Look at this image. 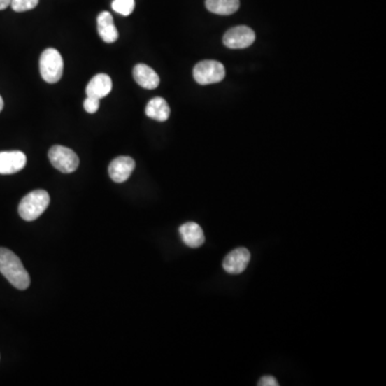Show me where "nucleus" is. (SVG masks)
Masks as SVG:
<instances>
[{"mask_svg": "<svg viewBox=\"0 0 386 386\" xmlns=\"http://www.w3.org/2000/svg\"><path fill=\"white\" fill-rule=\"evenodd\" d=\"M0 273L19 290H26L30 285V276L20 257L7 248H0Z\"/></svg>", "mask_w": 386, "mask_h": 386, "instance_id": "obj_1", "label": "nucleus"}, {"mask_svg": "<svg viewBox=\"0 0 386 386\" xmlns=\"http://www.w3.org/2000/svg\"><path fill=\"white\" fill-rule=\"evenodd\" d=\"M50 201L51 199L45 190L31 191L20 202V216L25 221L36 220L45 212Z\"/></svg>", "mask_w": 386, "mask_h": 386, "instance_id": "obj_2", "label": "nucleus"}, {"mask_svg": "<svg viewBox=\"0 0 386 386\" xmlns=\"http://www.w3.org/2000/svg\"><path fill=\"white\" fill-rule=\"evenodd\" d=\"M40 73L46 83H57L64 73V60L55 48H48L40 57Z\"/></svg>", "mask_w": 386, "mask_h": 386, "instance_id": "obj_3", "label": "nucleus"}, {"mask_svg": "<svg viewBox=\"0 0 386 386\" xmlns=\"http://www.w3.org/2000/svg\"><path fill=\"white\" fill-rule=\"evenodd\" d=\"M224 76V66L216 60H203L193 69V78L200 85L219 83Z\"/></svg>", "mask_w": 386, "mask_h": 386, "instance_id": "obj_4", "label": "nucleus"}, {"mask_svg": "<svg viewBox=\"0 0 386 386\" xmlns=\"http://www.w3.org/2000/svg\"><path fill=\"white\" fill-rule=\"evenodd\" d=\"M48 159L52 166L64 174L74 172L80 166V159L78 155L70 148L55 145L48 152Z\"/></svg>", "mask_w": 386, "mask_h": 386, "instance_id": "obj_5", "label": "nucleus"}, {"mask_svg": "<svg viewBox=\"0 0 386 386\" xmlns=\"http://www.w3.org/2000/svg\"><path fill=\"white\" fill-rule=\"evenodd\" d=\"M255 34L250 27L247 26H237L231 28L223 36V43L227 48H246L255 42Z\"/></svg>", "mask_w": 386, "mask_h": 386, "instance_id": "obj_6", "label": "nucleus"}, {"mask_svg": "<svg viewBox=\"0 0 386 386\" xmlns=\"http://www.w3.org/2000/svg\"><path fill=\"white\" fill-rule=\"evenodd\" d=\"M251 255L248 249L241 247L234 249L227 255L223 260L222 266L227 273L237 275L243 273L250 262Z\"/></svg>", "mask_w": 386, "mask_h": 386, "instance_id": "obj_7", "label": "nucleus"}, {"mask_svg": "<svg viewBox=\"0 0 386 386\" xmlns=\"http://www.w3.org/2000/svg\"><path fill=\"white\" fill-rule=\"evenodd\" d=\"M134 168H136V161L131 157H117L108 166V174L113 182L122 184L128 180L134 172Z\"/></svg>", "mask_w": 386, "mask_h": 386, "instance_id": "obj_8", "label": "nucleus"}, {"mask_svg": "<svg viewBox=\"0 0 386 386\" xmlns=\"http://www.w3.org/2000/svg\"><path fill=\"white\" fill-rule=\"evenodd\" d=\"M27 158L22 152H0V174H15L25 168Z\"/></svg>", "mask_w": 386, "mask_h": 386, "instance_id": "obj_9", "label": "nucleus"}, {"mask_svg": "<svg viewBox=\"0 0 386 386\" xmlns=\"http://www.w3.org/2000/svg\"><path fill=\"white\" fill-rule=\"evenodd\" d=\"M134 78L136 83L145 90H155L160 84L158 74L148 64H136L134 68Z\"/></svg>", "mask_w": 386, "mask_h": 386, "instance_id": "obj_10", "label": "nucleus"}, {"mask_svg": "<svg viewBox=\"0 0 386 386\" xmlns=\"http://www.w3.org/2000/svg\"><path fill=\"white\" fill-rule=\"evenodd\" d=\"M180 233L185 245L190 248H199L205 243L204 232L198 223H185L180 227Z\"/></svg>", "mask_w": 386, "mask_h": 386, "instance_id": "obj_11", "label": "nucleus"}, {"mask_svg": "<svg viewBox=\"0 0 386 386\" xmlns=\"http://www.w3.org/2000/svg\"><path fill=\"white\" fill-rule=\"evenodd\" d=\"M112 80L108 74L100 73L94 76L86 87V94L102 99L112 92Z\"/></svg>", "mask_w": 386, "mask_h": 386, "instance_id": "obj_12", "label": "nucleus"}, {"mask_svg": "<svg viewBox=\"0 0 386 386\" xmlns=\"http://www.w3.org/2000/svg\"><path fill=\"white\" fill-rule=\"evenodd\" d=\"M96 23H98L99 36L106 43H114L117 41L120 35H118L117 28L114 25L113 16L110 12H101L96 19Z\"/></svg>", "mask_w": 386, "mask_h": 386, "instance_id": "obj_13", "label": "nucleus"}, {"mask_svg": "<svg viewBox=\"0 0 386 386\" xmlns=\"http://www.w3.org/2000/svg\"><path fill=\"white\" fill-rule=\"evenodd\" d=\"M145 113L148 117L157 120V122H164L170 117L171 110L168 102L164 98L156 96L148 102L145 108Z\"/></svg>", "mask_w": 386, "mask_h": 386, "instance_id": "obj_14", "label": "nucleus"}, {"mask_svg": "<svg viewBox=\"0 0 386 386\" xmlns=\"http://www.w3.org/2000/svg\"><path fill=\"white\" fill-rule=\"evenodd\" d=\"M207 10L218 15H231L239 9V0H206Z\"/></svg>", "mask_w": 386, "mask_h": 386, "instance_id": "obj_15", "label": "nucleus"}, {"mask_svg": "<svg viewBox=\"0 0 386 386\" xmlns=\"http://www.w3.org/2000/svg\"><path fill=\"white\" fill-rule=\"evenodd\" d=\"M134 0H114L112 3L113 10L124 16L130 15L134 12Z\"/></svg>", "mask_w": 386, "mask_h": 386, "instance_id": "obj_16", "label": "nucleus"}, {"mask_svg": "<svg viewBox=\"0 0 386 386\" xmlns=\"http://www.w3.org/2000/svg\"><path fill=\"white\" fill-rule=\"evenodd\" d=\"M39 0H12L11 8L15 12H26L35 9Z\"/></svg>", "mask_w": 386, "mask_h": 386, "instance_id": "obj_17", "label": "nucleus"}, {"mask_svg": "<svg viewBox=\"0 0 386 386\" xmlns=\"http://www.w3.org/2000/svg\"><path fill=\"white\" fill-rule=\"evenodd\" d=\"M100 106V99L98 98H94V96H88L86 98L85 101H84V108H85L86 112L90 113V114H94L96 110H99Z\"/></svg>", "mask_w": 386, "mask_h": 386, "instance_id": "obj_18", "label": "nucleus"}, {"mask_svg": "<svg viewBox=\"0 0 386 386\" xmlns=\"http://www.w3.org/2000/svg\"><path fill=\"white\" fill-rule=\"evenodd\" d=\"M259 386H278L279 382L277 381L276 378L273 376H264V377L261 378L260 381L257 383Z\"/></svg>", "mask_w": 386, "mask_h": 386, "instance_id": "obj_19", "label": "nucleus"}, {"mask_svg": "<svg viewBox=\"0 0 386 386\" xmlns=\"http://www.w3.org/2000/svg\"><path fill=\"white\" fill-rule=\"evenodd\" d=\"M12 0H0V10H5L11 5Z\"/></svg>", "mask_w": 386, "mask_h": 386, "instance_id": "obj_20", "label": "nucleus"}, {"mask_svg": "<svg viewBox=\"0 0 386 386\" xmlns=\"http://www.w3.org/2000/svg\"><path fill=\"white\" fill-rule=\"evenodd\" d=\"M3 96H0V112L3 110Z\"/></svg>", "mask_w": 386, "mask_h": 386, "instance_id": "obj_21", "label": "nucleus"}]
</instances>
